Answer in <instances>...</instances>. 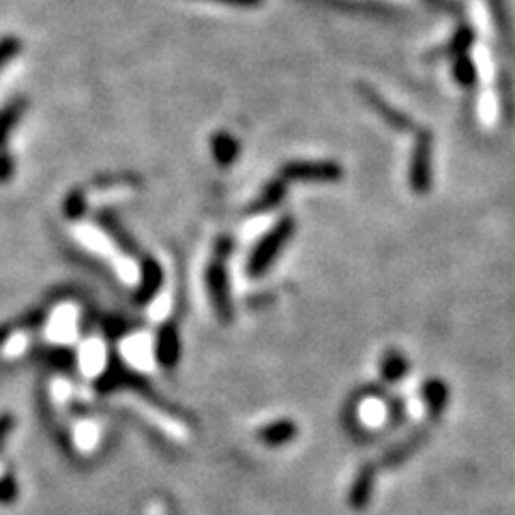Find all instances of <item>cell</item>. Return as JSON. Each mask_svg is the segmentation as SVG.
<instances>
[{"mask_svg":"<svg viewBox=\"0 0 515 515\" xmlns=\"http://www.w3.org/2000/svg\"><path fill=\"white\" fill-rule=\"evenodd\" d=\"M288 178H305V181H335L341 176V170L333 161H296L284 167Z\"/></svg>","mask_w":515,"mask_h":515,"instance_id":"cell-4","label":"cell"},{"mask_svg":"<svg viewBox=\"0 0 515 515\" xmlns=\"http://www.w3.org/2000/svg\"><path fill=\"white\" fill-rule=\"evenodd\" d=\"M352 414H355L357 425L366 429V432H380L389 423L391 406L384 397L367 393L357 400Z\"/></svg>","mask_w":515,"mask_h":515,"instance_id":"cell-2","label":"cell"},{"mask_svg":"<svg viewBox=\"0 0 515 515\" xmlns=\"http://www.w3.org/2000/svg\"><path fill=\"white\" fill-rule=\"evenodd\" d=\"M11 429H14V417L11 414H0V447L7 440Z\"/></svg>","mask_w":515,"mask_h":515,"instance_id":"cell-14","label":"cell"},{"mask_svg":"<svg viewBox=\"0 0 515 515\" xmlns=\"http://www.w3.org/2000/svg\"><path fill=\"white\" fill-rule=\"evenodd\" d=\"M15 494H18V485H15V481L11 477L0 479V502H3V505H9V502L15 501Z\"/></svg>","mask_w":515,"mask_h":515,"instance_id":"cell-13","label":"cell"},{"mask_svg":"<svg viewBox=\"0 0 515 515\" xmlns=\"http://www.w3.org/2000/svg\"><path fill=\"white\" fill-rule=\"evenodd\" d=\"M453 77L457 84H462L464 88H473L477 84V67H474L473 59L468 54L456 56L453 59Z\"/></svg>","mask_w":515,"mask_h":515,"instance_id":"cell-9","label":"cell"},{"mask_svg":"<svg viewBox=\"0 0 515 515\" xmlns=\"http://www.w3.org/2000/svg\"><path fill=\"white\" fill-rule=\"evenodd\" d=\"M474 43V28L473 26H468V24H462L460 28L456 31V35L451 37V41H449V46H447L445 50H442V54H447V56H462V54H466L470 46Z\"/></svg>","mask_w":515,"mask_h":515,"instance_id":"cell-10","label":"cell"},{"mask_svg":"<svg viewBox=\"0 0 515 515\" xmlns=\"http://www.w3.org/2000/svg\"><path fill=\"white\" fill-rule=\"evenodd\" d=\"M212 3H220V5H230V7H243V9H251L262 5V0H212Z\"/></svg>","mask_w":515,"mask_h":515,"instance_id":"cell-15","label":"cell"},{"mask_svg":"<svg viewBox=\"0 0 515 515\" xmlns=\"http://www.w3.org/2000/svg\"><path fill=\"white\" fill-rule=\"evenodd\" d=\"M359 93L366 97V102L372 105L374 110L380 112L383 114V119L389 122V125H393L395 129H412V121L408 119V116L402 114V112H397L391 108V105H386V102L380 95L374 91V88H369L367 84H359Z\"/></svg>","mask_w":515,"mask_h":515,"instance_id":"cell-6","label":"cell"},{"mask_svg":"<svg viewBox=\"0 0 515 515\" xmlns=\"http://www.w3.org/2000/svg\"><path fill=\"white\" fill-rule=\"evenodd\" d=\"M20 50H22V41L18 37L7 35L0 39V69H3L7 63H11V60L20 54Z\"/></svg>","mask_w":515,"mask_h":515,"instance_id":"cell-11","label":"cell"},{"mask_svg":"<svg viewBox=\"0 0 515 515\" xmlns=\"http://www.w3.org/2000/svg\"><path fill=\"white\" fill-rule=\"evenodd\" d=\"M411 183L419 194L428 192V187L432 185V136L428 131L419 133L417 144H414Z\"/></svg>","mask_w":515,"mask_h":515,"instance_id":"cell-3","label":"cell"},{"mask_svg":"<svg viewBox=\"0 0 515 515\" xmlns=\"http://www.w3.org/2000/svg\"><path fill=\"white\" fill-rule=\"evenodd\" d=\"M26 108H28L26 97H14L5 108H0V149H5L11 131H14L22 116H24Z\"/></svg>","mask_w":515,"mask_h":515,"instance_id":"cell-7","label":"cell"},{"mask_svg":"<svg viewBox=\"0 0 515 515\" xmlns=\"http://www.w3.org/2000/svg\"><path fill=\"white\" fill-rule=\"evenodd\" d=\"M121 357L136 372H150L157 363L155 341L147 333H129L119 344Z\"/></svg>","mask_w":515,"mask_h":515,"instance_id":"cell-1","label":"cell"},{"mask_svg":"<svg viewBox=\"0 0 515 515\" xmlns=\"http://www.w3.org/2000/svg\"><path fill=\"white\" fill-rule=\"evenodd\" d=\"M212 155L220 166H230L239 155V142L226 131L215 133L212 136Z\"/></svg>","mask_w":515,"mask_h":515,"instance_id":"cell-8","label":"cell"},{"mask_svg":"<svg viewBox=\"0 0 515 515\" xmlns=\"http://www.w3.org/2000/svg\"><path fill=\"white\" fill-rule=\"evenodd\" d=\"M14 170H15L14 157H11L5 149H0V183H7L9 178L14 176Z\"/></svg>","mask_w":515,"mask_h":515,"instance_id":"cell-12","label":"cell"},{"mask_svg":"<svg viewBox=\"0 0 515 515\" xmlns=\"http://www.w3.org/2000/svg\"><path fill=\"white\" fill-rule=\"evenodd\" d=\"M80 366L82 372L86 376L97 378L102 376L108 367V352H105V341L104 339H88L84 344L82 355H80Z\"/></svg>","mask_w":515,"mask_h":515,"instance_id":"cell-5","label":"cell"}]
</instances>
